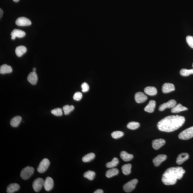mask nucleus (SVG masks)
<instances>
[{
    "instance_id": "7c9ffc66",
    "label": "nucleus",
    "mask_w": 193,
    "mask_h": 193,
    "mask_svg": "<svg viewBox=\"0 0 193 193\" xmlns=\"http://www.w3.org/2000/svg\"><path fill=\"white\" fill-rule=\"evenodd\" d=\"M140 124L138 122H131L129 123L127 126V127L131 130H135L140 127Z\"/></svg>"
},
{
    "instance_id": "c756f323",
    "label": "nucleus",
    "mask_w": 193,
    "mask_h": 193,
    "mask_svg": "<svg viewBox=\"0 0 193 193\" xmlns=\"http://www.w3.org/2000/svg\"><path fill=\"white\" fill-rule=\"evenodd\" d=\"M96 176V173L94 171H88L84 173L83 176L89 180H93Z\"/></svg>"
},
{
    "instance_id": "412c9836",
    "label": "nucleus",
    "mask_w": 193,
    "mask_h": 193,
    "mask_svg": "<svg viewBox=\"0 0 193 193\" xmlns=\"http://www.w3.org/2000/svg\"><path fill=\"white\" fill-rule=\"evenodd\" d=\"M188 108L186 107L183 106L180 103L176 105L173 107L172 108L171 112L173 113H179L181 112L187 111Z\"/></svg>"
},
{
    "instance_id": "a878e982",
    "label": "nucleus",
    "mask_w": 193,
    "mask_h": 193,
    "mask_svg": "<svg viewBox=\"0 0 193 193\" xmlns=\"http://www.w3.org/2000/svg\"><path fill=\"white\" fill-rule=\"evenodd\" d=\"M27 48L23 46L17 47L15 50V52L17 56L21 57L27 52Z\"/></svg>"
},
{
    "instance_id": "4468645a",
    "label": "nucleus",
    "mask_w": 193,
    "mask_h": 193,
    "mask_svg": "<svg viewBox=\"0 0 193 193\" xmlns=\"http://www.w3.org/2000/svg\"><path fill=\"white\" fill-rule=\"evenodd\" d=\"M10 34H11L12 36V40H14L16 37L22 38L25 37V31H22V30L14 29L12 31Z\"/></svg>"
},
{
    "instance_id": "a211bd4d",
    "label": "nucleus",
    "mask_w": 193,
    "mask_h": 193,
    "mask_svg": "<svg viewBox=\"0 0 193 193\" xmlns=\"http://www.w3.org/2000/svg\"><path fill=\"white\" fill-rule=\"evenodd\" d=\"M156 102L154 100H151L144 108V110L149 113L153 112L156 107Z\"/></svg>"
},
{
    "instance_id": "5701e85b",
    "label": "nucleus",
    "mask_w": 193,
    "mask_h": 193,
    "mask_svg": "<svg viewBox=\"0 0 193 193\" xmlns=\"http://www.w3.org/2000/svg\"><path fill=\"white\" fill-rule=\"evenodd\" d=\"M12 71L13 69L11 66L7 65V64H3L0 67V73L2 74L10 73Z\"/></svg>"
},
{
    "instance_id": "f8f14e48",
    "label": "nucleus",
    "mask_w": 193,
    "mask_h": 193,
    "mask_svg": "<svg viewBox=\"0 0 193 193\" xmlns=\"http://www.w3.org/2000/svg\"><path fill=\"white\" fill-rule=\"evenodd\" d=\"M167 156L165 155H159L153 159V162L155 166L158 167L161 165L163 162L167 159Z\"/></svg>"
},
{
    "instance_id": "a19ab883",
    "label": "nucleus",
    "mask_w": 193,
    "mask_h": 193,
    "mask_svg": "<svg viewBox=\"0 0 193 193\" xmlns=\"http://www.w3.org/2000/svg\"><path fill=\"white\" fill-rule=\"evenodd\" d=\"M36 69L35 68H33V72H36Z\"/></svg>"
},
{
    "instance_id": "c9c22d12",
    "label": "nucleus",
    "mask_w": 193,
    "mask_h": 193,
    "mask_svg": "<svg viewBox=\"0 0 193 193\" xmlns=\"http://www.w3.org/2000/svg\"><path fill=\"white\" fill-rule=\"evenodd\" d=\"M187 43L190 47L193 48V37L192 36H187L186 38Z\"/></svg>"
},
{
    "instance_id": "dca6fc26",
    "label": "nucleus",
    "mask_w": 193,
    "mask_h": 193,
    "mask_svg": "<svg viewBox=\"0 0 193 193\" xmlns=\"http://www.w3.org/2000/svg\"><path fill=\"white\" fill-rule=\"evenodd\" d=\"M189 158V155L186 153H183L179 154L176 160V163L178 165H181L188 160Z\"/></svg>"
},
{
    "instance_id": "f3484780",
    "label": "nucleus",
    "mask_w": 193,
    "mask_h": 193,
    "mask_svg": "<svg viewBox=\"0 0 193 193\" xmlns=\"http://www.w3.org/2000/svg\"><path fill=\"white\" fill-rule=\"evenodd\" d=\"M27 80L32 85H35L38 81V76L36 72H32L29 74Z\"/></svg>"
},
{
    "instance_id": "39448f33",
    "label": "nucleus",
    "mask_w": 193,
    "mask_h": 193,
    "mask_svg": "<svg viewBox=\"0 0 193 193\" xmlns=\"http://www.w3.org/2000/svg\"><path fill=\"white\" fill-rule=\"evenodd\" d=\"M138 181L137 179H132L128 182L123 186V189L126 192H130L135 189L138 183Z\"/></svg>"
},
{
    "instance_id": "72a5a7b5",
    "label": "nucleus",
    "mask_w": 193,
    "mask_h": 193,
    "mask_svg": "<svg viewBox=\"0 0 193 193\" xmlns=\"http://www.w3.org/2000/svg\"><path fill=\"white\" fill-rule=\"evenodd\" d=\"M124 133L120 131H114L111 134V136L113 138L117 139L122 138L124 136Z\"/></svg>"
},
{
    "instance_id": "473e14b6",
    "label": "nucleus",
    "mask_w": 193,
    "mask_h": 193,
    "mask_svg": "<svg viewBox=\"0 0 193 193\" xmlns=\"http://www.w3.org/2000/svg\"><path fill=\"white\" fill-rule=\"evenodd\" d=\"M74 107L73 105H66L63 107V110L65 115H68L74 110Z\"/></svg>"
},
{
    "instance_id": "0eeeda50",
    "label": "nucleus",
    "mask_w": 193,
    "mask_h": 193,
    "mask_svg": "<svg viewBox=\"0 0 193 193\" xmlns=\"http://www.w3.org/2000/svg\"><path fill=\"white\" fill-rule=\"evenodd\" d=\"M44 181L41 178H38L35 179L33 183V188L36 192H39L44 186Z\"/></svg>"
},
{
    "instance_id": "4c0bfd02",
    "label": "nucleus",
    "mask_w": 193,
    "mask_h": 193,
    "mask_svg": "<svg viewBox=\"0 0 193 193\" xmlns=\"http://www.w3.org/2000/svg\"><path fill=\"white\" fill-rule=\"evenodd\" d=\"M81 88H82L83 92L85 93L88 92L90 89V87L88 84L87 83L84 82L81 85Z\"/></svg>"
},
{
    "instance_id": "bb28decb",
    "label": "nucleus",
    "mask_w": 193,
    "mask_h": 193,
    "mask_svg": "<svg viewBox=\"0 0 193 193\" xmlns=\"http://www.w3.org/2000/svg\"><path fill=\"white\" fill-rule=\"evenodd\" d=\"M132 165L131 164H127L123 165L122 167V171L123 174L125 175H128L130 174Z\"/></svg>"
},
{
    "instance_id": "58836bf2",
    "label": "nucleus",
    "mask_w": 193,
    "mask_h": 193,
    "mask_svg": "<svg viewBox=\"0 0 193 193\" xmlns=\"http://www.w3.org/2000/svg\"><path fill=\"white\" fill-rule=\"evenodd\" d=\"M94 193H103V190H102V189H98L96 190L95 192H94Z\"/></svg>"
},
{
    "instance_id": "7ed1b4c3",
    "label": "nucleus",
    "mask_w": 193,
    "mask_h": 193,
    "mask_svg": "<svg viewBox=\"0 0 193 193\" xmlns=\"http://www.w3.org/2000/svg\"><path fill=\"white\" fill-rule=\"evenodd\" d=\"M179 138L182 140H188L193 138V126L182 131L179 134Z\"/></svg>"
},
{
    "instance_id": "2eb2a0df",
    "label": "nucleus",
    "mask_w": 193,
    "mask_h": 193,
    "mask_svg": "<svg viewBox=\"0 0 193 193\" xmlns=\"http://www.w3.org/2000/svg\"><path fill=\"white\" fill-rule=\"evenodd\" d=\"M175 90V87L174 84L171 83H165L162 86V91L164 93H170Z\"/></svg>"
},
{
    "instance_id": "ea45409f",
    "label": "nucleus",
    "mask_w": 193,
    "mask_h": 193,
    "mask_svg": "<svg viewBox=\"0 0 193 193\" xmlns=\"http://www.w3.org/2000/svg\"><path fill=\"white\" fill-rule=\"evenodd\" d=\"M3 14V11L2 10H1V9H0V17H1V18L2 17Z\"/></svg>"
},
{
    "instance_id": "20e7f679",
    "label": "nucleus",
    "mask_w": 193,
    "mask_h": 193,
    "mask_svg": "<svg viewBox=\"0 0 193 193\" xmlns=\"http://www.w3.org/2000/svg\"><path fill=\"white\" fill-rule=\"evenodd\" d=\"M34 168L33 167L30 166L26 167L21 171V177L23 179L25 180L28 179L34 174Z\"/></svg>"
},
{
    "instance_id": "9d476101",
    "label": "nucleus",
    "mask_w": 193,
    "mask_h": 193,
    "mask_svg": "<svg viewBox=\"0 0 193 193\" xmlns=\"http://www.w3.org/2000/svg\"><path fill=\"white\" fill-rule=\"evenodd\" d=\"M54 186V181L52 178L48 177L44 180V187L46 191H50L53 188Z\"/></svg>"
},
{
    "instance_id": "9b49d317",
    "label": "nucleus",
    "mask_w": 193,
    "mask_h": 193,
    "mask_svg": "<svg viewBox=\"0 0 193 193\" xmlns=\"http://www.w3.org/2000/svg\"><path fill=\"white\" fill-rule=\"evenodd\" d=\"M135 99L137 103H141L147 100V96L142 92H138L136 93Z\"/></svg>"
},
{
    "instance_id": "2f4dec72",
    "label": "nucleus",
    "mask_w": 193,
    "mask_h": 193,
    "mask_svg": "<svg viewBox=\"0 0 193 193\" xmlns=\"http://www.w3.org/2000/svg\"><path fill=\"white\" fill-rule=\"evenodd\" d=\"M180 74L182 76H189L190 75L193 74V69H182L180 71Z\"/></svg>"
},
{
    "instance_id": "393cba45",
    "label": "nucleus",
    "mask_w": 193,
    "mask_h": 193,
    "mask_svg": "<svg viewBox=\"0 0 193 193\" xmlns=\"http://www.w3.org/2000/svg\"><path fill=\"white\" fill-rule=\"evenodd\" d=\"M119 170L117 168H111L110 169L107 171L105 173V176L108 178L116 176L119 173Z\"/></svg>"
},
{
    "instance_id": "e433bc0d",
    "label": "nucleus",
    "mask_w": 193,
    "mask_h": 193,
    "mask_svg": "<svg viewBox=\"0 0 193 193\" xmlns=\"http://www.w3.org/2000/svg\"><path fill=\"white\" fill-rule=\"evenodd\" d=\"M82 98V94L80 92H77L75 93L73 96V99L76 101H79L81 100Z\"/></svg>"
},
{
    "instance_id": "423d86ee",
    "label": "nucleus",
    "mask_w": 193,
    "mask_h": 193,
    "mask_svg": "<svg viewBox=\"0 0 193 193\" xmlns=\"http://www.w3.org/2000/svg\"><path fill=\"white\" fill-rule=\"evenodd\" d=\"M50 164V163L49 159L47 158L43 159L39 164L37 171L40 173L44 172L49 167Z\"/></svg>"
},
{
    "instance_id": "6e6552de",
    "label": "nucleus",
    "mask_w": 193,
    "mask_h": 193,
    "mask_svg": "<svg viewBox=\"0 0 193 193\" xmlns=\"http://www.w3.org/2000/svg\"><path fill=\"white\" fill-rule=\"evenodd\" d=\"M16 25L19 26H29L31 25V21L27 18L21 17L18 18L16 21Z\"/></svg>"
},
{
    "instance_id": "b1692460",
    "label": "nucleus",
    "mask_w": 193,
    "mask_h": 193,
    "mask_svg": "<svg viewBox=\"0 0 193 193\" xmlns=\"http://www.w3.org/2000/svg\"><path fill=\"white\" fill-rule=\"evenodd\" d=\"M22 118L20 116H16L12 119L10 124L13 127H17L22 121Z\"/></svg>"
},
{
    "instance_id": "ddd939ff",
    "label": "nucleus",
    "mask_w": 193,
    "mask_h": 193,
    "mask_svg": "<svg viewBox=\"0 0 193 193\" xmlns=\"http://www.w3.org/2000/svg\"><path fill=\"white\" fill-rule=\"evenodd\" d=\"M166 141L163 139H159L153 140L152 142V146L155 150H158L165 145Z\"/></svg>"
},
{
    "instance_id": "c85d7f7f",
    "label": "nucleus",
    "mask_w": 193,
    "mask_h": 193,
    "mask_svg": "<svg viewBox=\"0 0 193 193\" xmlns=\"http://www.w3.org/2000/svg\"><path fill=\"white\" fill-rule=\"evenodd\" d=\"M95 157V155L93 153L88 154L82 158V160L84 162H88L92 160Z\"/></svg>"
},
{
    "instance_id": "37998d69",
    "label": "nucleus",
    "mask_w": 193,
    "mask_h": 193,
    "mask_svg": "<svg viewBox=\"0 0 193 193\" xmlns=\"http://www.w3.org/2000/svg\"><path fill=\"white\" fill-rule=\"evenodd\" d=\"M192 67H193V64H192Z\"/></svg>"
},
{
    "instance_id": "1a4fd4ad",
    "label": "nucleus",
    "mask_w": 193,
    "mask_h": 193,
    "mask_svg": "<svg viewBox=\"0 0 193 193\" xmlns=\"http://www.w3.org/2000/svg\"><path fill=\"white\" fill-rule=\"evenodd\" d=\"M177 102L174 99H171L166 103L161 105L159 107V110L163 111L167 108H172L176 105Z\"/></svg>"
},
{
    "instance_id": "f704fd0d",
    "label": "nucleus",
    "mask_w": 193,
    "mask_h": 193,
    "mask_svg": "<svg viewBox=\"0 0 193 193\" xmlns=\"http://www.w3.org/2000/svg\"><path fill=\"white\" fill-rule=\"evenodd\" d=\"M51 113L53 115L57 116H60L62 115V110L61 108H56L55 109L52 110L51 111Z\"/></svg>"
},
{
    "instance_id": "cd10ccee",
    "label": "nucleus",
    "mask_w": 193,
    "mask_h": 193,
    "mask_svg": "<svg viewBox=\"0 0 193 193\" xmlns=\"http://www.w3.org/2000/svg\"><path fill=\"white\" fill-rule=\"evenodd\" d=\"M119 164V160L116 157H114L111 162L107 163L106 167L107 168H111L116 166Z\"/></svg>"
},
{
    "instance_id": "4be33fe9",
    "label": "nucleus",
    "mask_w": 193,
    "mask_h": 193,
    "mask_svg": "<svg viewBox=\"0 0 193 193\" xmlns=\"http://www.w3.org/2000/svg\"><path fill=\"white\" fill-rule=\"evenodd\" d=\"M120 157L125 162L130 161L133 158V155L128 153L125 151H122L120 153Z\"/></svg>"
},
{
    "instance_id": "79ce46f5",
    "label": "nucleus",
    "mask_w": 193,
    "mask_h": 193,
    "mask_svg": "<svg viewBox=\"0 0 193 193\" xmlns=\"http://www.w3.org/2000/svg\"><path fill=\"white\" fill-rule=\"evenodd\" d=\"M13 1L15 2H17L19 1V0H13Z\"/></svg>"
},
{
    "instance_id": "f257e3e1",
    "label": "nucleus",
    "mask_w": 193,
    "mask_h": 193,
    "mask_svg": "<svg viewBox=\"0 0 193 193\" xmlns=\"http://www.w3.org/2000/svg\"><path fill=\"white\" fill-rule=\"evenodd\" d=\"M185 118L179 115L168 116L158 123L157 127L159 130L167 132L177 130L184 123Z\"/></svg>"
},
{
    "instance_id": "f03ea898",
    "label": "nucleus",
    "mask_w": 193,
    "mask_h": 193,
    "mask_svg": "<svg viewBox=\"0 0 193 193\" xmlns=\"http://www.w3.org/2000/svg\"><path fill=\"white\" fill-rule=\"evenodd\" d=\"M185 171L180 167H170L167 169L162 175V181L166 185L175 184L178 179L183 177Z\"/></svg>"
},
{
    "instance_id": "6ab92c4d",
    "label": "nucleus",
    "mask_w": 193,
    "mask_h": 193,
    "mask_svg": "<svg viewBox=\"0 0 193 193\" xmlns=\"http://www.w3.org/2000/svg\"><path fill=\"white\" fill-rule=\"evenodd\" d=\"M20 186L19 184L16 183L10 184L8 186L7 192L8 193H13L16 191H18L20 189Z\"/></svg>"
},
{
    "instance_id": "aec40b11",
    "label": "nucleus",
    "mask_w": 193,
    "mask_h": 193,
    "mask_svg": "<svg viewBox=\"0 0 193 193\" xmlns=\"http://www.w3.org/2000/svg\"><path fill=\"white\" fill-rule=\"evenodd\" d=\"M144 92L146 94L150 96L156 95L157 94V89L154 87H147L144 89Z\"/></svg>"
}]
</instances>
